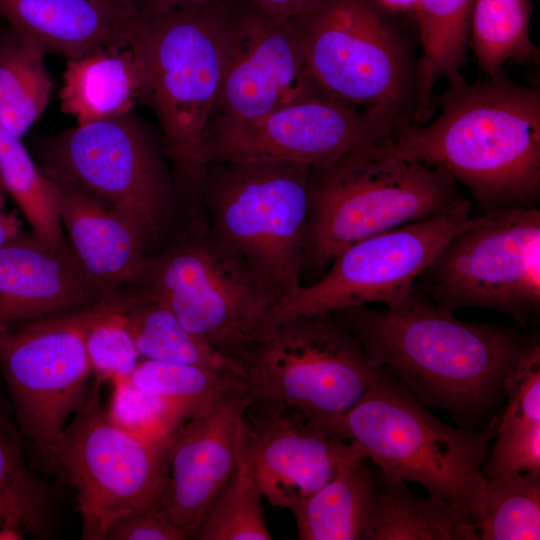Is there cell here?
<instances>
[{"label":"cell","instance_id":"6da1fadb","mask_svg":"<svg viewBox=\"0 0 540 540\" xmlns=\"http://www.w3.org/2000/svg\"><path fill=\"white\" fill-rule=\"evenodd\" d=\"M329 314L373 365L388 370L422 404L444 410L466 430L489 421L528 339L511 327L458 319L415 287L384 309L362 305Z\"/></svg>","mask_w":540,"mask_h":540},{"label":"cell","instance_id":"f546056e","mask_svg":"<svg viewBox=\"0 0 540 540\" xmlns=\"http://www.w3.org/2000/svg\"><path fill=\"white\" fill-rule=\"evenodd\" d=\"M21 437L15 418L0 402V525L25 538L44 534L51 499L25 460Z\"/></svg>","mask_w":540,"mask_h":540},{"label":"cell","instance_id":"7c38bea8","mask_svg":"<svg viewBox=\"0 0 540 540\" xmlns=\"http://www.w3.org/2000/svg\"><path fill=\"white\" fill-rule=\"evenodd\" d=\"M43 156L41 168L129 214L152 241L163 233L176 199L173 175L148 126L133 112L53 135Z\"/></svg>","mask_w":540,"mask_h":540},{"label":"cell","instance_id":"ffe728a7","mask_svg":"<svg viewBox=\"0 0 540 540\" xmlns=\"http://www.w3.org/2000/svg\"><path fill=\"white\" fill-rule=\"evenodd\" d=\"M105 296L73 253L23 231L0 248V327L87 308Z\"/></svg>","mask_w":540,"mask_h":540},{"label":"cell","instance_id":"d6986e66","mask_svg":"<svg viewBox=\"0 0 540 540\" xmlns=\"http://www.w3.org/2000/svg\"><path fill=\"white\" fill-rule=\"evenodd\" d=\"M55 183L59 218L68 244L89 280L106 297L133 283L152 241L129 214L75 183L41 168Z\"/></svg>","mask_w":540,"mask_h":540},{"label":"cell","instance_id":"ac0fdd59","mask_svg":"<svg viewBox=\"0 0 540 540\" xmlns=\"http://www.w3.org/2000/svg\"><path fill=\"white\" fill-rule=\"evenodd\" d=\"M248 403L247 392L231 397L185 421L168 439L159 505L189 539L236 467L240 416Z\"/></svg>","mask_w":540,"mask_h":540},{"label":"cell","instance_id":"8fae6325","mask_svg":"<svg viewBox=\"0 0 540 540\" xmlns=\"http://www.w3.org/2000/svg\"><path fill=\"white\" fill-rule=\"evenodd\" d=\"M436 304L476 306L526 324L540 309V211L497 208L474 217L419 276Z\"/></svg>","mask_w":540,"mask_h":540},{"label":"cell","instance_id":"7bdbcfd3","mask_svg":"<svg viewBox=\"0 0 540 540\" xmlns=\"http://www.w3.org/2000/svg\"><path fill=\"white\" fill-rule=\"evenodd\" d=\"M4 193H5V190L0 187V213L2 211H4Z\"/></svg>","mask_w":540,"mask_h":540},{"label":"cell","instance_id":"9a60e30c","mask_svg":"<svg viewBox=\"0 0 540 540\" xmlns=\"http://www.w3.org/2000/svg\"><path fill=\"white\" fill-rule=\"evenodd\" d=\"M394 132L390 122L320 94L252 119L212 115L204 147L207 165L286 161L318 167L390 141Z\"/></svg>","mask_w":540,"mask_h":540},{"label":"cell","instance_id":"e575fe53","mask_svg":"<svg viewBox=\"0 0 540 540\" xmlns=\"http://www.w3.org/2000/svg\"><path fill=\"white\" fill-rule=\"evenodd\" d=\"M106 409L110 421L128 435L144 441H163L185 422L180 411L163 397L139 388L128 376L112 381Z\"/></svg>","mask_w":540,"mask_h":540},{"label":"cell","instance_id":"f35d334b","mask_svg":"<svg viewBox=\"0 0 540 540\" xmlns=\"http://www.w3.org/2000/svg\"><path fill=\"white\" fill-rule=\"evenodd\" d=\"M111 14L128 23L139 12L140 0H93Z\"/></svg>","mask_w":540,"mask_h":540},{"label":"cell","instance_id":"9c48e42d","mask_svg":"<svg viewBox=\"0 0 540 540\" xmlns=\"http://www.w3.org/2000/svg\"><path fill=\"white\" fill-rule=\"evenodd\" d=\"M133 283L238 365L273 325L276 302L218 248L205 223H189L180 239L148 257Z\"/></svg>","mask_w":540,"mask_h":540},{"label":"cell","instance_id":"4316f807","mask_svg":"<svg viewBox=\"0 0 540 540\" xmlns=\"http://www.w3.org/2000/svg\"><path fill=\"white\" fill-rule=\"evenodd\" d=\"M475 0H417L422 54L417 60L416 105L412 122L425 124L435 111L437 82L464 63Z\"/></svg>","mask_w":540,"mask_h":540},{"label":"cell","instance_id":"cb8c5ba5","mask_svg":"<svg viewBox=\"0 0 540 540\" xmlns=\"http://www.w3.org/2000/svg\"><path fill=\"white\" fill-rule=\"evenodd\" d=\"M380 470V469H379ZM364 540H479L471 517L435 496L419 497L379 471Z\"/></svg>","mask_w":540,"mask_h":540},{"label":"cell","instance_id":"8d00e7d4","mask_svg":"<svg viewBox=\"0 0 540 540\" xmlns=\"http://www.w3.org/2000/svg\"><path fill=\"white\" fill-rule=\"evenodd\" d=\"M159 503L128 514L111 525L104 540H185Z\"/></svg>","mask_w":540,"mask_h":540},{"label":"cell","instance_id":"4fadbf2b","mask_svg":"<svg viewBox=\"0 0 540 540\" xmlns=\"http://www.w3.org/2000/svg\"><path fill=\"white\" fill-rule=\"evenodd\" d=\"M94 306L0 327V371L14 418L41 452L87 398L93 371L85 333Z\"/></svg>","mask_w":540,"mask_h":540},{"label":"cell","instance_id":"74e56055","mask_svg":"<svg viewBox=\"0 0 540 540\" xmlns=\"http://www.w3.org/2000/svg\"><path fill=\"white\" fill-rule=\"evenodd\" d=\"M261 8L288 18H296L310 9L317 0H251Z\"/></svg>","mask_w":540,"mask_h":540},{"label":"cell","instance_id":"60d3db41","mask_svg":"<svg viewBox=\"0 0 540 540\" xmlns=\"http://www.w3.org/2000/svg\"><path fill=\"white\" fill-rule=\"evenodd\" d=\"M382 10L390 12H415L417 0H373Z\"/></svg>","mask_w":540,"mask_h":540},{"label":"cell","instance_id":"d6a6232c","mask_svg":"<svg viewBox=\"0 0 540 540\" xmlns=\"http://www.w3.org/2000/svg\"><path fill=\"white\" fill-rule=\"evenodd\" d=\"M262 498L261 488L238 441L236 467L208 505L194 539L272 540Z\"/></svg>","mask_w":540,"mask_h":540},{"label":"cell","instance_id":"603a6c76","mask_svg":"<svg viewBox=\"0 0 540 540\" xmlns=\"http://www.w3.org/2000/svg\"><path fill=\"white\" fill-rule=\"evenodd\" d=\"M141 74L132 50L98 46L66 60L61 110L77 124L119 117L139 103Z\"/></svg>","mask_w":540,"mask_h":540},{"label":"cell","instance_id":"b9f144b4","mask_svg":"<svg viewBox=\"0 0 540 540\" xmlns=\"http://www.w3.org/2000/svg\"><path fill=\"white\" fill-rule=\"evenodd\" d=\"M24 539L20 534L6 529L0 525V540H19Z\"/></svg>","mask_w":540,"mask_h":540},{"label":"cell","instance_id":"83f0119b","mask_svg":"<svg viewBox=\"0 0 540 540\" xmlns=\"http://www.w3.org/2000/svg\"><path fill=\"white\" fill-rule=\"evenodd\" d=\"M46 54L10 26L0 31V124L20 138L41 117L52 95Z\"/></svg>","mask_w":540,"mask_h":540},{"label":"cell","instance_id":"44dd1931","mask_svg":"<svg viewBox=\"0 0 540 540\" xmlns=\"http://www.w3.org/2000/svg\"><path fill=\"white\" fill-rule=\"evenodd\" d=\"M8 26L66 60L98 46L127 47V23L93 0H0Z\"/></svg>","mask_w":540,"mask_h":540},{"label":"cell","instance_id":"7402d4cb","mask_svg":"<svg viewBox=\"0 0 540 540\" xmlns=\"http://www.w3.org/2000/svg\"><path fill=\"white\" fill-rule=\"evenodd\" d=\"M507 403L482 465L485 479L540 474V344L527 339L504 386Z\"/></svg>","mask_w":540,"mask_h":540},{"label":"cell","instance_id":"d4e9b609","mask_svg":"<svg viewBox=\"0 0 540 540\" xmlns=\"http://www.w3.org/2000/svg\"><path fill=\"white\" fill-rule=\"evenodd\" d=\"M379 468L366 456L295 506L298 540H364Z\"/></svg>","mask_w":540,"mask_h":540},{"label":"cell","instance_id":"d590c367","mask_svg":"<svg viewBox=\"0 0 540 540\" xmlns=\"http://www.w3.org/2000/svg\"><path fill=\"white\" fill-rule=\"evenodd\" d=\"M85 348L93 375L100 382L128 376L142 359L111 295L94 306Z\"/></svg>","mask_w":540,"mask_h":540},{"label":"cell","instance_id":"52a82bcc","mask_svg":"<svg viewBox=\"0 0 540 540\" xmlns=\"http://www.w3.org/2000/svg\"><path fill=\"white\" fill-rule=\"evenodd\" d=\"M383 11L373 0H317L292 20L314 84L396 128L412 121L417 60Z\"/></svg>","mask_w":540,"mask_h":540},{"label":"cell","instance_id":"30bf717a","mask_svg":"<svg viewBox=\"0 0 540 540\" xmlns=\"http://www.w3.org/2000/svg\"><path fill=\"white\" fill-rule=\"evenodd\" d=\"M94 379L87 398L59 437L42 453L73 486L82 539L104 540L120 518L160 502L168 439L138 440L116 427Z\"/></svg>","mask_w":540,"mask_h":540},{"label":"cell","instance_id":"8992f818","mask_svg":"<svg viewBox=\"0 0 540 540\" xmlns=\"http://www.w3.org/2000/svg\"><path fill=\"white\" fill-rule=\"evenodd\" d=\"M391 140L310 167L302 274L321 272L349 246L438 214L463 197L452 177L399 155Z\"/></svg>","mask_w":540,"mask_h":540},{"label":"cell","instance_id":"f1b7e54d","mask_svg":"<svg viewBox=\"0 0 540 540\" xmlns=\"http://www.w3.org/2000/svg\"><path fill=\"white\" fill-rule=\"evenodd\" d=\"M0 181L35 233L50 247L72 253L59 218L57 188L33 161L22 138L0 124Z\"/></svg>","mask_w":540,"mask_h":540},{"label":"cell","instance_id":"836d02e7","mask_svg":"<svg viewBox=\"0 0 540 540\" xmlns=\"http://www.w3.org/2000/svg\"><path fill=\"white\" fill-rule=\"evenodd\" d=\"M479 540L540 539V474L486 479Z\"/></svg>","mask_w":540,"mask_h":540},{"label":"cell","instance_id":"3957f363","mask_svg":"<svg viewBox=\"0 0 540 540\" xmlns=\"http://www.w3.org/2000/svg\"><path fill=\"white\" fill-rule=\"evenodd\" d=\"M233 0L193 3L127 23V43L141 74L139 103L159 120L176 199L202 210L205 132L223 74Z\"/></svg>","mask_w":540,"mask_h":540},{"label":"cell","instance_id":"2e32d148","mask_svg":"<svg viewBox=\"0 0 540 540\" xmlns=\"http://www.w3.org/2000/svg\"><path fill=\"white\" fill-rule=\"evenodd\" d=\"M320 94L293 20L251 0H233L212 115L252 119Z\"/></svg>","mask_w":540,"mask_h":540},{"label":"cell","instance_id":"4dcf8cb0","mask_svg":"<svg viewBox=\"0 0 540 540\" xmlns=\"http://www.w3.org/2000/svg\"><path fill=\"white\" fill-rule=\"evenodd\" d=\"M128 377L173 404L185 421L248 391L239 373L191 364L141 359Z\"/></svg>","mask_w":540,"mask_h":540},{"label":"cell","instance_id":"1f68e13d","mask_svg":"<svg viewBox=\"0 0 540 540\" xmlns=\"http://www.w3.org/2000/svg\"><path fill=\"white\" fill-rule=\"evenodd\" d=\"M530 15V0H475L468 44L487 76L508 61L538 59V48L530 37Z\"/></svg>","mask_w":540,"mask_h":540},{"label":"cell","instance_id":"ba28073f","mask_svg":"<svg viewBox=\"0 0 540 540\" xmlns=\"http://www.w3.org/2000/svg\"><path fill=\"white\" fill-rule=\"evenodd\" d=\"M238 362L249 402L267 398L295 406L338 436L346 414L382 372L329 313L273 324Z\"/></svg>","mask_w":540,"mask_h":540},{"label":"cell","instance_id":"5bb4252c","mask_svg":"<svg viewBox=\"0 0 540 540\" xmlns=\"http://www.w3.org/2000/svg\"><path fill=\"white\" fill-rule=\"evenodd\" d=\"M471 208V201L462 197L438 214L349 246L333 259L321 278L302 285L275 310L273 323L403 299L445 245L472 222Z\"/></svg>","mask_w":540,"mask_h":540},{"label":"cell","instance_id":"e0dca14e","mask_svg":"<svg viewBox=\"0 0 540 540\" xmlns=\"http://www.w3.org/2000/svg\"><path fill=\"white\" fill-rule=\"evenodd\" d=\"M239 444L263 497L290 511L365 456L295 406L267 398L242 410Z\"/></svg>","mask_w":540,"mask_h":540},{"label":"cell","instance_id":"484cf974","mask_svg":"<svg viewBox=\"0 0 540 540\" xmlns=\"http://www.w3.org/2000/svg\"><path fill=\"white\" fill-rule=\"evenodd\" d=\"M142 359L232 371L241 367L188 331L159 300L138 290L130 296L111 294ZM244 377V376H243Z\"/></svg>","mask_w":540,"mask_h":540},{"label":"cell","instance_id":"ab89813d","mask_svg":"<svg viewBox=\"0 0 540 540\" xmlns=\"http://www.w3.org/2000/svg\"><path fill=\"white\" fill-rule=\"evenodd\" d=\"M213 0H140V11L146 13H157L183 5L206 2Z\"/></svg>","mask_w":540,"mask_h":540},{"label":"cell","instance_id":"277c9868","mask_svg":"<svg viewBox=\"0 0 540 540\" xmlns=\"http://www.w3.org/2000/svg\"><path fill=\"white\" fill-rule=\"evenodd\" d=\"M309 170L286 161L210 162L203 179L209 236L270 295L275 310L302 286Z\"/></svg>","mask_w":540,"mask_h":540},{"label":"cell","instance_id":"ee69618b","mask_svg":"<svg viewBox=\"0 0 540 540\" xmlns=\"http://www.w3.org/2000/svg\"><path fill=\"white\" fill-rule=\"evenodd\" d=\"M0 187H2V188H3L2 184H1V181H0Z\"/></svg>","mask_w":540,"mask_h":540},{"label":"cell","instance_id":"7a4b0ae2","mask_svg":"<svg viewBox=\"0 0 540 540\" xmlns=\"http://www.w3.org/2000/svg\"><path fill=\"white\" fill-rule=\"evenodd\" d=\"M444 79L431 123L397 126L393 150L464 184L487 212L527 208L540 193V92L502 68L469 83L459 70Z\"/></svg>","mask_w":540,"mask_h":540},{"label":"cell","instance_id":"5b68a950","mask_svg":"<svg viewBox=\"0 0 540 540\" xmlns=\"http://www.w3.org/2000/svg\"><path fill=\"white\" fill-rule=\"evenodd\" d=\"M501 411L478 430L449 426L382 368L378 380L344 417L340 436L387 477L423 486L428 494L463 510L477 525L486 500L481 469Z\"/></svg>","mask_w":540,"mask_h":540}]
</instances>
